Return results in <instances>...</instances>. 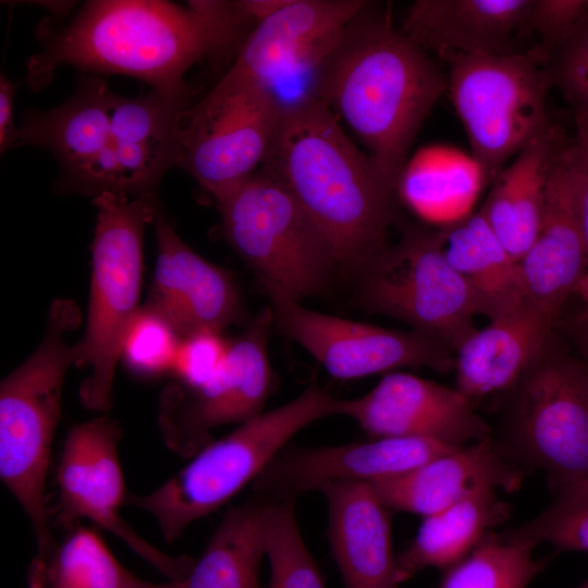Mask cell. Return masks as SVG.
<instances>
[{"label": "cell", "instance_id": "36", "mask_svg": "<svg viewBox=\"0 0 588 588\" xmlns=\"http://www.w3.org/2000/svg\"><path fill=\"white\" fill-rule=\"evenodd\" d=\"M229 341L216 331H199L181 339L173 371L180 382L192 388L209 381L221 367Z\"/></svg>", "mask_w": 588, "mask_h": 588}, {"label": "cell", "instance_id": "27", "mask_svg": "<svg viewBox=\"0 0 588 588\" xmlns=\"http://www.w3.org/2000/svg\"><path fill=\"white\" fill-rule=\"evenodd\" d=\"M437 231L448 261L475 296L478 315L492 319L526 301L518 262L493 233L480 210Z\"/></svg>", "mask_w": 588, "mask_h": 588}, {"label": "cell", "instance_id": "15", "mask_svg": "<svg viewBox=\"0 0 588 588\" xmlns=\"http://www.w3.org/2000/svg\"><path fill=\"white\" fill-rule=\"evenodd\" d=\"M191 94L151 88L135 98L115 95L106 148L75 191L154 195L164 173L182 164L181 125Z\"/></svg>", "mask_w": 588, "mask_h": 588}, {"label": "cell", "instance_id": "24", "mask_svg": "<svg viewBox=\"0 0 588 588\" xmlns=\"http://www.w3.org/2000/svg\"><path fill=\"white\" fill-rule=\"evenodd\" d=\"M328 504L329 541L345 588H400L389 509L370 483L320 490Z\"/></svg>", "mask_w": 588, "mask_h": 588}, {"label": "cell", "instance_id": "22", "mask_svg": "<svg viewBox=\"0 0 588 588\" xmlns=\"http://www.w3.org/2000/svg\"><path fill=\"white\" fill-rule=\"evenodd\" d=\"M531 0H417L401 32L443 62L453 54H510L529 35ZM531 48V47H530Z\"/></svg>", "mask_w": 588, "mask_h": 588}, {"label": "cell", "instance_id": "12", "mask_svg": "<svg viewBox=\"0 0 588 588\" xmlns=\"http://www.w3.org/2000/svg\"><path fill=\"white\" fill-rule=\"evenodd\" d=\"M273 322L271 308H264L229 342L221 367L205 384L176 382L163 389L158 426L170 450L192 458L211 442L213 428L243 424L262 413L271 383L268 339Z\"/></svg>", "mask_w": 588, "mask_h": 588}, {"label": "cell", "instance_id": "29", "mask_svg": "<svg viewBox=\"0 0 588 588\" xmlns=\"http://www.w3.org/2000/svg\"><path fill=\"white\" fill-rule=\"evenodd\" d=\"M267 512L268 500L261 497L230 509L194 560L185 588H259Z\"/></svg>", "mask_w": 588, "mask_h": 588}, {"label": "cell", "instance_id": "13", "mask_svg": "<svg viewBox=\"0 0 588 588\" xmlns=\"http://www.w3.org/2000/svg\"><path fill=\"white\" fill-rule=\"evenodd\" d=\"M265 292L279 330L334 378L357 379L401 368L453 369L454 352L424 333L318 313L282 293Z\"/></svg>", "mask_w": 588, "mask_h": 588}, {"label": "cell", "instance_id": "9", "mask_svg": "<svg viewBox=\"0 0 588 588\" xmlns=\"http://www.w3.org/2000/svg\"><path fill=\"white\" fill-rule=\"evenodd\" d=\"M217 203L226 240L265 291L301 302L317 293L336 266L318 226L291 193L264 171Z\"/></svg>", "mask_w": 588, "mask_h": 588}, {"label": "cell", "instance_id": "31", "mask_svg": "<svg viewBox=\"0 0 588 588\" xmlns=\"http://www.w3.org/2000/svg\"><path fill=\"white\" fill-rule=\"evenodd\" d=\"M39 574L50 588H121L132 575L87 528L57 546Z\"/></svg>", "mask_w": 588, "mask_h": 588}, {"label": "cell", "instance_id": "41", "mask_svg": "<svg viewBox=\"0 0 588 588\" xmlns=\"http://www.w3.org/2000/svg\"><path fill=\"white\" fill-rule=\"evenodd\" d=\"M588 588V587H587Z\"/></svg>", "mask_w": 588, "mask_h": 588}, {"label": "cell", "instance_id": "18", "mask_svg": "<svg viewBox=\"0 0 588 588\" xmlns=\"http://www.w3.org/2000/svg\"><path fill=\"white\" fill-rule=\"evenodd\" d=\"M455 449L421 438H376L343 445L295 448L283 450L253 483L261 498L292 500L334 483L388 479Z\"/></svg>", "mask_w": 588, "mask_h": 588}, {"label": "cell", "instance_id": "5", "mask_svg": "<svg viewBox=\"0 0 588 588\" xmlns=\"http://www.w3.org/2000/svg\"><path fill=\"white\" fill-rule=\"evenodd\" d=\"M340 399L313 385L290 402L240 424L211 441L174 476L126 503L154 517L171 543L195 520L221 507L255 481L285 444L314 421L339 415Z\"/></svg>", "mask_w": 588, "mask_h": 588}, {"label": "cell", "instance_id": "16", "mask_svg": "<svg viewBox=\"0 0 588 588\" xmlns=\"http://www.w3.org/2000/svg\"><path fill=\"white\" fill-rule=\"evenodd\" d=\"M339 415L372 439L421 438L461 448L489 437L473 402L450 388L407 372H388L369 392L341 400Z\"/></svg>", "mask_w": 588, "mask_h": 588}, {"label": "cell", "instance_id": "28", "mask_svg": "<svg viewBox=\"0 0 588 588\" xmlns=\"http://www.w3.org/2000/svg\"><path fill=\"white\" fill-rule=\"evenodd\" d=\"M509 516L495 491L469 495L424 517L415 538L395 556L396 577L404 583L426 567L446 569L465 558L491 529Z\"/></svg>", "mask_w": 588, "mask_h": 588}, {"label": "cell", "instance_id": "7", "mask_svg": "<svg viewBox=\"0 0 588 588\" xmlns=\"http://www.w3.org/2000/svg\"><path fill=\"white\" fill-rule=\"evenodd\" d=\"M446 64L451 102L481 173L494 179L528 142L551 124L546 97L552 87L535 45L510 54H453Z\"/></svg>", "mask_w": 588, "mask_h": 588}, {"label": "cell", "instance_id": "8", "mask_svg": "<svg viewBox=\"0 0 588 588\" xmlns=\"http://www.w3.org/2000/svg\"><path fill=\"white\" fill-rule=\"evenodd\" d=\"M509 395V458L543 470L556 493L588 483L587 362L553 338Z\"/></svg>", "mask_w": 588, "mask_h": 588}, {"label": "cell", "instance_id": "6", "mask_svg": "<svg viewBox=\"0 0 588 588\" xmlns=\"http://www.w3.org/2000/svg\"><path fill=\"white\" fill-rule=\"evenodd\" d=\"M97 222L91 244V277L85 332L77 341L76 366L90 372L82 382V404L107 412L112 403L115 367L130 324L140 309L143 236L160 207L155 195L96 196Z\"/></svg>", "mask_w": 588, "mask_h": 588}, {"label": "cell", "instance_id": "10", "mask_svg": "<svg viewBox=\"0 0 588 588\" xmlns=\"http://www.w3.org/2000/svg\"><path fill=\"white\" fill-rule=\"evenodd\" d=\"M363 272L360 296L369 310L403 321L453 352L476 329L475 296L448 261L438 231H407Z\"/></svg>", "mask_w": 588, "mask_h": 588}, {"label": "cell", "instance_id": "34", "mask_svg": "<svg viewBox=\"0 0 588 588\" xmlns=\"http://www.w3.org/2000/svg\"><path fill=\"white\" fill-rule=\"evenodd\" d=\"M180 342L173 328L143 305L127 329L121 357L137 373L158 375L173 369Z\"/></svg>", "mask_w": 588, "mask_h": 588}, {"label": "cell", "instance_id": "35", "mask_svg": "<svg viewBox=\"0 0 588 588\" xmlns=\"http://www.w3.org/2000/svg\"><path fill=\"white\" fill-rule=\"evenodd\" d=\"M588 23V0H531L527 17L529 35L543 57Z\"/></svg>", "mask_w": 588, "mask_h": 588}, {"label": "cell", "instance_id": "37", "mask_svg": "<svg viewBox=\"0 0 588 588\" xmlns=\"http://www.w3.org/2000/svg\"><path fill=\"white\" fill-rule=\"evenodd\" d=\"M573 108L574 133L569 136L568 159L579 222L588 253V106L575 105Z\"/></svg>", "mask_w": 588, "mask_h": 588}, {"label": "cell", "instance_id": "20", "mask_svg": "<svg viewBox=\"0 0 588 588\" xmlns=\"http://www.w3.org/2000/svg\"><path fill=\"white\" fill-rule=\"evenodd\" d=\"M568 142L566 135L554 154L541 223L532 244L518 261L526 301L555 321L588 271Z\"/></svg>", "mask_w": 588, "mask_h": 588}, {"label": "cell", "instance_id": "3", "mask_svg": "<svg viewBox=\"0 0 588 588\" xmlns=\"http://www.w3.org/2000/svg\"><path fill=\"white\" fill-rule=\"evenodd\" d=\"M221 53L217 36L194 1L181 7L155 0L86 2L63 29L47 35L29 58L27 79L37 89L58 68L133 76L167 93H191L184 74Z\"/></svg>", "mask_w": 588, "mask_h": 588}, {"label": "cell", "instance_id": "14", "mask_svg": "<svg viewBox=\"0 0 588 588\" xmlns=\"http://www.w3.org/2000/svg\"><path fill=\"white\" fill-rule=\"evenodd\" d=\"M121 429L97 417L70 429L57 474L59 516L63 523L86 518L121 539L169 580L184 579L194 560L171 556L147 542L121 516L126 503L119 458Z\"/></svg>", "mask_w": 588, "mask_h": 588}, {"label": "cell", "instance_id": "32", "mask_svg": "<svg viewBox=\"0 0 588 588\" xmlns=\"http://www.w3.org/2000/svg\"><path fill=\"white\" fill-rule=\"evenodd\" d=\"M267 500L266 555L271 568L269 588H326L303 540L293 501Z\"/></svg>", "mask_w": 588, "mask_h": 588}, {"label": "cell", "instance_id": "4", "mask_svg": "<svg viewBox=\"0 0 588 588\" xmlns=\"http://www.w3.org/2000/svg\"><path fill=\"white\" fill-rule=\"evenodd\" d=\"M81 319L75 302L54 301L40 343L0 385V478L33 527L39 572L57 547L46 481L64 379L78 358L77 342L69 336Z\"/></svg>", "mask_w": 588, "mask_h": 588}, {"label": "cell", "instance_id": "25", "mask_svg": "<svg viewBox=\"0 0 588 588\" xmlns=\"http://www.w3.org/2000/svg\"><path fill=\"white\" fill-rule=\"evenodd\" d=\"M115 95L98 76H85L59 107L29 114L17 128V145L50 150L73 191L102 155L111 127Z\"/></svg>", "mask_w": 588, "mask_h": 588}, {"label": "cell", "instance_id": "1", "mask_svg": "<svg viewBox=\"0 0 588 588\" xmlns=\"http://www.w3.org/2000/svg\"><path fill=\"white\" fill-rule=\"evenodd\" d=\"M259 170L297 200L327 238L336 266L364 271L389 247L397 186L317 97L281 102Z\"/></svg>", "mask_w": 588, "mask_h": 588}, {"label": "cell", "instance_id": "30", "mask_svg": "<svg viewBox=\"0 0 588 588\" xmlns=\"http://www.w3.org/2000/svg\"><path fill=\"white\" fill-rule=\"evenodd\" d=\"M535 547L515 529L490 531L445 569L439 588H526L544 566L543 561L532 558Z\"/></svg>", "mask_w": 588, "mask_h": 588}, {"label": "cell", "instance_id": "2", "mask_svg": "<svg viewBox=\"0 0 588 588\" xmlns=\"http://www.w3.org/2000/svg\"><path fill=\"white\" fill-rule=\"evenodd\" d=\"M367 8L343 28L317 66L309 95L355 133L397 186L419 128L446 91L448 76L387 20L367 15Z\"/></svg>", "mask_w": 588, "mask_h": 588}, {"label": "cell", "instance_id": "11", "mask_svg": "<svg viewBox=\"0 0 588 588\" xmlns=\"http://www.w3.org/2000/svg\"><path fill=\"white\" fill-rule=\"evenodd\" d=\"M280 112L272 89L220 79L183 115L181 168L220 200L260 169Z\"/></svg>", "mask_w": 588, "mask_h": 588}, {"label": "cell", "instance_id": "19", "mask_svg": "<svg viewBox=\"0 0 588 588\" xmlns=\"http://www.w3.org/2000/svg\"><path fill=\"white\" fill-rule=\"evenodd\" d=\"M156 267L145 306L185 338L199 331L220 332L238 315L233 277L195 253L159 209L155 220Z\"/></svg>", "mask_w": 588, "mask_h": 588}, {"label": "cell", "instance_id": "17", "mask_svg": "<svg viewBox=\"0 0 588 588\" xmlns=\"http://www.w3.org/2000/svg\"><path fill=\"white\" fill-rule=\"evenodd\" d=\"M368 5L363 0H289L258 23L221 79L273 89L279 79L314 74L343 28Z\"/></svg>", "mask_w": 588, "mask_h": 588}, {"label": "cell", "instance_id": "26", "mask_svg": "<svg viewBox=\"0 0 588 588\" xmlns=\"http://www.w3.org/2000/svg\"><path fill=\"white\" fill-rule=\"evenodd\" d=\"M566 135L561 126L551 122L493 179V185L479 209L517 262L538 233L551 163Z\"/></svg>", "mask_w": 588, "mask_h": 588}, {"label": "cell", "instance_id": "38", "mask_svg": "<svg viewBox=\"0 0 588 588\" xmlns=\"http://www.w3.org/2000/svg\"><path fill=\"white\" fill-rule=\"evenodd\" d=\"M16 84L3 73L0 76V150L1 152L16 146L17 126L13 122L14 95Z\"/></svg>", "mask_w": 588, "mask_h": 588}, {"label": "cell", "instance_id": "39", "mask_svg": "<svg viewBox=\"0 0 588 588\" xmlns=\"http://www.w3.org/2000/svg\"><path fill=\"white\" fill-rule=\"evenodd\" d=\"M121 588H185L184 580H168L167 583L155 584L142 580L133 574L127 578Z\"/></svg>", "mask_w": 588, "mask_h": 588}, {"label": "cell", "instance_id": "23", "mask_svg": "<svg viewBox=\"0 0 588 588\" xmlns=\"http://www.w3.org/2000/svg\"><path fill=\"white\" fill-rule=\"evenodd\" d=\"M555 323L528 301L489 319L454 352L455 388L473 403L509 393L553 340Z\"/></svg>", "mask_w": 588, "mask_h": 588}, {"label": "cell", "instance_id": "40", "mask_svg": "<svg viewBox=\"0 0 588 588\" xmlns=\"http://www.w3.org/2000/svg\"><path fill=\"white\" fill-rule=\"evenodd\" d=\"M584 359H585V360L587 362V364H588V357H587V358H584Z\"/></svg>", "mask_w": 588, "mask_h": 588}, {"label": "cell", "instance_id": "33", "mask_svg": "<svg viewBox=\"0 0 588 588\" xmlns=\"http://www.w3.org/2000/svg\"><path fill=\"white\" fill-rule=\"evenodd\" d=\"M515 530L536 546L588 552V483L558 492L546 510Z\"/></svg>", "mask_w": 588, "mask_h": 588}, {"label": "cell", "instance_id": "21", "mask_svg": "<svg viewBox=\"0 0 588 588\" xmlns=\"http://www.w3.org/2000/svg\"><path fill=\"white\" fill-rule=\"evenodd\" d=\"M520 481V468L488 437L370 485L389 510L426 517L478 492L513 491Z\"/></svg>", "mask_w": 588, "mask_h": 588}]
</instances>
